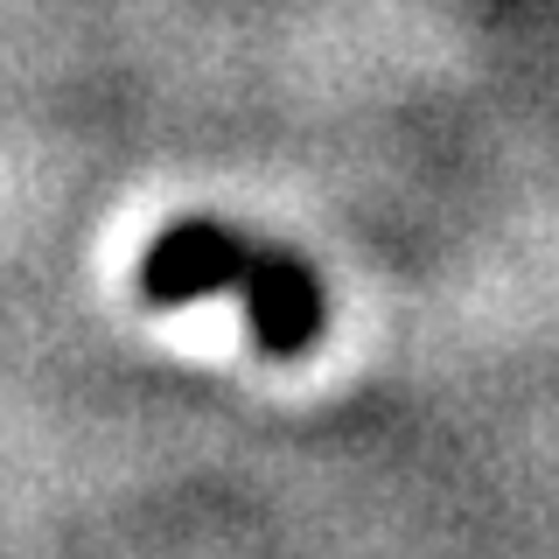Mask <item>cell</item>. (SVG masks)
Instances as JSON below:
<instances>
[{
    "instance_id": "obj_1",
    "label": "cell",
    "mask_w": 559,
    "mask_h": 559,
    "mask_svg": "<svg viewBox=\"0 0 559 559\" xmlns=\"http://www.w3.org/2000/svg\"><path fill=\"white\" fill-rule=\"evenodd\" d=\"M252 252H259V238H245L224 217H175L140 252V301L147 308H189V301L238 294L245 273H252Z\"/></svg>"
},
{
    "instance_id": "obj_2",
    "label": "cell",
    "mask_w": 559,
    "mask_h": 559,
    "mask_svg": "<svg viewBox=\"0 0 559 559\" xmlns=\"http://www.w3.org/2000/svg\"><path fill=\"white\" fill-rule=\"evenodd\" d=\"M238 301H245V322H252V343L266 357H308L322 322H329V294L314 280V266L301 252H287V245H266V238L252 252V273H245Z\"/></svg>"
}]
</instances>
